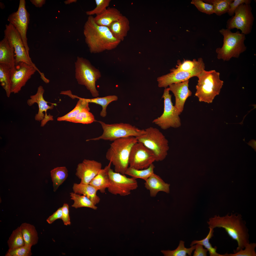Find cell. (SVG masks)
Segmentation results:
<instances>
[{
  "label": "cell",
  "mask_w": 256,
  "mask_h": 256,
  "mask_svg": "<svg viewBox=\"0 0 256 256\" xmlns=\"http://www.w3.org/2000/svg\"><path fill=\"white\" fill-rule=\"evenodd\" d=\"M94 18L89 16L84 27L85 41L90 52L99 53L115 48L121 41L113 36L108 27L97 24Z\"/></svg>",
  "instance_id": "6da1fadb"
},
{
  "label": "cell",
  "mask_w": 256,
  "mask_h": 256,
  "mask_svg": "<svg viewBox=\"0 0 256 256\" xmlns=\"http://www.w3.org/2000/svg\"><path fill=\"white\" fill-rule=\"evenodd\" d=\"M207 223L209 228H223L233 240L237 241L238 247L234 252L243 249L250 243L249 234L246 222L240 214H228L223 216L216 215L210 218Z\"/></svg>",
  "instance_id": "7a4b0ae2"
},
{
  "label": "cell",
  "mask_w": 256,
  "mask_h": 256,
  "mask_svg": "<svg viewBox=\"0 0 256 256\" xmlns=\"http://www.w3.org/2000/svg\"><path fill=\"white\" fill-rule=\"evenodd\" d=\"M137 142L136 137L129 136L115 140L110 144L106 157L114 166L115 172L125 174L129 167L131 148Z\"/></svg>",
  "instance_id": "3957f363"
},
{
  "label": "cell",
  "mask_w": 256,
  "mask_h": 256,
  "mask_svg": "<svg viewBox=\"0 0 256 256\" xmlns=\"http://www.w3.org/2000/svg\"><path fill=\"white\" fill-rule=\"evenodd\" d=\"M220 74L215 70H205L198 76L195 96L199 101L211 103L219 94L224 83L220 79Z\"/></svg>",
  "instance_id": "277c9868"
},
{
  "label": "cell",
  "mask_w": 256,
  "mask_h": 256,
  "mask_svg": "<svg viewBox=\"0 0 256 256\" xmlns=\"http://www.w3.org/2000/svg\"><path fill=\"white\" fill-rule=\"evenodd\" d=\"M219 32L223 37V44L221 47L216 48L217 58L224 61L229 60L232 58H238L245 51L247 47L244 44L245 35L237 31L235 32L222 28Z\"/></svg>",
  "instance_id": "5b68a950"
},
{
  "label": "cell",
  "mask_w": 256,
  "mask_h": 256,
  "mask_svg": "<svg viewBox=\"0 0 256 256\" xmlns=\"http://www.w3.org/2000/svg\"><path fill=\"white\" fill-rule=\"evenodd\" d=\"M75 76L78 84L85 86L89 91L92 96H99L96 83L101 77L99 70L93 66L88 59L77 57L75 63Z\"/></svg>",
  "instance_id": "8992f818"
},
{
  "label": "cell",
  "mask_w": 256,
  "mask_h": 256,
  "mask_svg": "<svg viewBox=\"0 0 256 256\" xmlns=\"http://www.w3.org/2000/svg\"><path fill=\"white\" fill-rule=\"evenodd\" d=\"M145 133L136 137L138 142H140L154 154L156 161L164 159L169 149L168 141L158 129L150 127L145 129Z\"/></svg>",
  "instance_id": "52a82bcc"
},
{
  "label": "cell",
  "mask_w": 256,
  "mask_h": 256,
  "mask_svg": "<svg viewBox=\"0 0 256 256\" xmlns=\"http://www.w3.org/2000/svg\"><path fill=\"white\" fill-rule=\"evenodd\" d=\"M103 130L102 134L97 137L86 140L97 141L100 140L114 141L118 139L129 136L138 137L145 133V129H141L128 123L107 124L98 121Z\"/></svg>",
  "instance_id": "ba28073f"
},
{
  "label": "cell",
  "mask_w": 256,
  "mask_h": 256,
  "mask_svg": "<svg viewBox=\"0 0 256 256\" xmlns=\"http://www.w3.org/2000/svg\"><path fill=\"white\" fill-rule=\"evenodd\" d=\"M169 88H165L162 98L164 100V110L162 114L154 119L152 123L163 130L170 127L177 128L181 125L179 116L180 113L173 105Z\"/></svg>",
  "instance_id": "9c48e42d"
},
{
  "label": "cell",
  "mask_w": 256,
  "mask_h": 256,
  "mask_svg": "<svg viewBox=\"0 0 256 256\" xmlns=\"http://www.w3.org/2000/svg\"><path fill=\"white\" fill-rule=\"evenodd\" d=\"M252 9L250 4L240 5L235 10L234 15L227 21L226 29L231 30L236 28L245 35L249 34L254 19Z\"/></svg>",
  "instance_id": "30bf717a"
},
{
  "label": "cell",
  "mask_w": 256,
  "mask_h": 256,
  "mask_svg": "<svg viewBox=\"0 0 256 256\" xmlns=\"http://www.w3.org/2000/svg\"><path fill=\"white\" fill-rule=\"evenodd\" d=\"M4 31V37L11 44L14 50L16 65L20 62L27 63L33 66L42 76L44 73L41 72L32 62L26 52V49L20 34L11 23L6 24Z\"/></svg>",
  "instance_id": "8fae6325"
},
{
  "label": "cell",
  "mask_w": 256,
  "mask_h": 256,
  "mask_svg": "<svg viewBox=\"0 0 256 256\" xmlns=\"http://www.w3.org/2000/svg\"><path fill=\"white\" fill-rule=\"evenodd\" d=\"M108 174L110 183L107 188L109 192L113 194L128 196L131 193V191L136 189L138 187L136 179L114 172L111 167L109 169Z\"/></svg>",
  "instance_id": "7c38bea8"
},
{
  "label": "cell",
  "mask_w": 256,
  "mask_h": 256,
  "mask_svg": "<svg viewBox=\"0 0 256 256\" xmlns=\"http://www.w3.org/2000/svg\"><path fill=\"white\" fill-rule=\"evenodd\" d=\"M155 161V155L140 142H137L132 146L130 153L129 167L141 169H146Z\"/></svg>",
  "instance_id": "4fadbf2b"
},
{
  "label": "cell",
  "mask_w": 256,
  "mask_h": 256,
  "mask_svg": "<svg viewBox=\"0 0 256 256\" xmlns=\"http://www.w3.org/2000/svg\"><path fill=\"white\" fill-rule=\"evenodd\" d=\"M7 20L20 34L27 53L30 56L29 48L27 37V32L30 21V14L26 9L25 0H20L18 10L10 14Z\"/></svg>",
  "instance_id": "5bb4252c"
},
{
  "label": "cell",
  "mask_w": 256,
  "mask_h": 256,
  "mask_svg": "<svg viewBox=\"0 0 256 256\" xmlns=\"http://www.w3.org/2000/svg\"><path fill=\"white\" fill-rule=\"evenodd\" d=\"M44 90L43 87L40 86L37 88L35 94L30 96V98L27 101V103L29 106L32 105L35 103H37L38 107V111L35 117V120L41 121V126L43 127L49 121L54 120L53 116L50 114H47V111L48 110L53 109L54 105L56 104H53L50 106L47 104L48 102L46 101L43 97Z\"/></svg>",
  "instance_id": "9a60e30c"
},
{
  "label": "cell",
  "mask_w": 256,
  "mask_h": 256,
  "mask_svg": "<svg viewBox=\"0 0 256 256\" xmlns=\"http://www.w3.org/2000/svg\"><path fill=\"white\" fill-rule=\"evenodd\" d=\"M17 64L19 68L11 76V92L14 94L18 93L37 71L33 66L25 63L21 62Z\"/></svg>",
  "instance_id": "2e32d148"
},
{
  "label": "cell",
  "mask_w": 256,
  "mask_h": 256,
  "mask_svg": "<svg viewBox=\"0 0 256 256\" xmlns=\"http://www.w3.org/2000/svg\"><path fill=\"white\" fill-rule=\"evenodd\" d=\"M102 166L100 162L85 159L78 165L75 174L81 180L80 183L89 184L102 169Z\"/></svg>",
  "instance_id": "e0dca14e"
},
{
  "label": "cell",
  "mask_w": 256,
  "mask_h": 256,
  "mask_svg": "<svg viewBox=\"0 0 256 256\" xmlns=\"http://www.w3.org/2000/svg\"><path fill=\"white\" fill-rule=\"evenodd\" d=\"M205 68H200L191 72L176 71L171 69L170 73L157 78L158 86L165 88L172 84L188 80L193 77H197Z\"/></svg>",
  "instance_id": "ac0fdd59"
},
{
  "label": "cell",
  "mask_w": 256,
  "mask_h": 256,
  "mask_svg": "<svg viewBox=\"0 0 256 256\" xmlns=\"http://www.w3.org/2000/svg\"><path fill=\"white\" fill-rule=\"evenodd\" d=\"M189 82L188 80L173 83L169 86L170 91L172 92L175 97L174 106L180 113L183 111L186 101L192 94V92L189 89Z\"/></svg>",
  "instance_id": "d6986e66"
},
{
  "label": "cell",
  "mask_w": 256,
  "mask_h": 256,
  "mask_svg": "<svg viewBox=\"0 0 256 256\" xmlns=\"http://www.w3.org/2000/svg\"><path fill=\"white\" fill-rule=\"evenodd\" d=\"M0 63L5 64L9 67L11 76L16 69L14 49L5 37L0 41Z\"/></svg>",
  "instance_id": "ffe728a7"
},
{
  "label": "cell",
  "mask_w": 256,
  "mask_h": 256,
  "mask_svg": "<svg viewBox=\"0 0 256 256\" xmlns=\"http://www.w3.org/2000/svg\"><path fill=\"white\" fill-rule=\"evenodd\" d=\"M144 184L152 197H155L160 191L167 193L169 192L170 184L165 183L159 176L154 173L145 181Z\"/></svg>",
  "instance_id": "44dd1931"
},
{
  "label": "cell",
  "mask_w": 256,
  "mask_h": 256,
  "mask_svg": "<svg viewBox=\"0 0 256 256\" xmlns=\"http://www.w3.org/2000/svg\"><path fill=\"white\" fill-rule=\"evenodd\" d=\"M108 27L115 38L122 41L129 30V22L125 16L123 15L118 20L111 23Z\"/></svg>",
  "instance_id": "7402d4cb"
},
{
  "label": "cell",
  "mask_w": 256,
  "mask_h": 256,
  "mask_svg": "<svg viewBox=\"0 0 256 256\" xmlns=\"http://www.w3.org/2000/svg\"><path fill=\"white\" fill-rule=\"evenodd\" d=\"M123 15L120 11L114 7H109L94 18L95 23L101 26L108 27L112 23L118 20Z\"/></svg>",
  "instance_id": "603a6c76"
},
{
  "label": "cell",
  "mask_w": 256,
  "mask_h": 256,
  "mask_svg": "<svg viewBox=\"0 0 256 256\" xmlns=\"http://www.w3.org/2000/svg\"><path fill=\"white\" fill-rule=\"evenodd\" d=\"M111 164L110 162L108 165L104 169H101L89 184L102 193L105 192L106 189L109 185L110 179L108 170L111 167Z\"/></svg>",
  "instance_id": "cb8c5ba5"
},
{
  "label": "cell",
  "mask_w": 256,
  "mask_h": 256,
  "mask_svg": "<svg viewBox=\"0 0 256 256\" xmlns=\"http://www.w3.org/2000/svg\"><path fill=\"white\" fill-rule=\"evenodd\" d=\"M62 94L68 95L73 98H76L79 99V100L73 109L65 115L61 117H58L57 119V121H66L74 117L84 109L90 110L89 106V102L86 101L85 98H80L73 95L70 90L62 91Z\"/></svg>",
  "instance_id": "d4e9b609"
},
{
  "label": "cell",
  "mask_w": 256,
  "mask_h": 256,
  "mask_svg": "<svg viewBox=\"0 0 256 256\" xmlns=\"http://www.w3.org/2000/svg\"><path fill=\"white\" fill-rule=\"evenodd\" d=\"M72 188L74 192L87 197L95 205L100 202V199L97 194L98 191L90 184L74 183Z\"/></svg>",
  "instance_id": "484cf974"
},
{
  "label": "cell",
  "mask_w": 256,
  "mask_h": 256,
  "mask_svg": "<svg viewBox=\"0 0 256 256\" xmlns=\"http://www.w3.org/2000/svg\"><path fill=\"white\" fill-rule=\"evenodd\" d=\"M25 243V245L31 247L37 244L38 241V233L35 227L26 223L20 226Z\"/></svg>",
  "instance_id": "4316f807"
},
{
  "label": "cell",
  "mask_w": 256,
  "mask_h": 256,
  "mask_svg": "<svg viewBox=\"0 0 256 256\" xmlns=\"http://www.w3.org/2000/svg\"><path fill=\"white\" fill-rule=\"evenodd\" d=\"M201 68H205V65L202 58H199L197 60H184L182 62L178 60L176 68L172 69L176 71L191 72Z\"/></svg>",
  "instance_id": "83f0119b"
},
{
  "label": "cell",
  "mask_w": 256,
  "mask_h": 256,
  "mask_svg": "<svg viewBox=\"0 0 256 256\" xmlns=\"http://www.w3.org/2000/svg\"><path fill=\"white\" fill-rule=\"evenodd\" d=\"M0 82L7 96L9 97L11 93V70L7 65L2 63H0Z\"/></svg>",
  "instance_id": "f1b7e54d"
},
{
  "label": "cell",
  "mask_w": 256,
  "mask_h": 256,
  "mask_svg": "<svg viewBox=\"0 0 256 256\" xmlns=\"http://www.w3.org/2000/svg\"><path fill=\"white\" fill-rule=\"evenodd\" d=\"M50 173L55 192L67 178L68 170L65 167H57L52 170Z\"/></svg>",
  "instance_id": "f546056e"
},
{
  "label": "cell",
  "mask_w": 256,
  "mask_h": 256,
  "mask_svg": "<svg viewBox=\"0 0 256 256\" xmlns=\"http://www.w3.org/2000/svg\"><path fill=\"white\" fill-rule=\"evenodd\" d=\"M155 166L152 164L147 168L138 169L129 167L125 174L135 179L141 178L146 181L154 173Z\"/></svg>",
  "instance_id": "4dcf8cb0"
},
{
  "label": "cell",
  "mask_w": 256,
  "mask_h": 256,
  "mask_svg": "<svg viewBox=\"0 0 256 256\" xmlns=\"http://www.w3.org/2000/svg\"><path fill=\"white\" fill-rule=\"evenodd\" d=\"M71 199L74 201L71 206L75 208L86 207L96 210L97 207L87 197L83 195L71 192L70 193Z\"/></svg>",
  "instance_id": "1f68e13d"
},
{
  "label": "cell",
  "mask_w": 256,
  "mask_h": 256,
  "mask_svg": "<svg viewBox=\"0 0 256 256\" xmlns=\"http://www.w3.org/2000/svg\"><path fill=\"white\" fill-rule=\"evenodd\" d=\"M195 248V245L189 248L186 247L185 246L184 242L181 240L178 247L175 250L172 251L169 250H162L161 252L165 256H187V255L191 256Z\"/></svg>",
  "instance_id": "d6a6232c"
},
{
  "label": "cell",
  "mask_w": 256,
  "mask_h": 256,
  "mask_svg": "<svg viewBox=\"0 0 256 256\" xmlns=\"http://www.w3.org/2000/svg\"><path fill=\"white\" fill-rule=\"evenodd\" d=\"M205 3L213 5L214 13L217 15L220 16L227 13L230 8V4L233 0H206Z\"/></svg>",
  "instance_id": "836d02e7"
},
{
  "label": "cell",
  "mask_w": 256,
  "mask_h": 256,
  "mask_svg": "<svg viewBox=\"0 0 256 256\" xmlns=\"http://www.w3.org/2000/svg\"><path fill=\"white\" fill-rule=\"evenodd\" d=\"M210 230L208 234L205 238L200 240H194L191 243V246L197 243L202 245L209 251L210 256H221V254H220L216 252L217 247L216 246L212 247L211 244L210 242V240L213 236L214 232V229L209 228Z\"/></svg>",
  "instance_id": "e575fe53"
},
{
  "label": "cell",
  "mask_w": 256,
  "mask_h": 256,
  "mask_svg": "<svg viewBox=\"0 0 256 256\" xmlns=\"http://www.w3.org/2000/svg\"><path fill=\"white\" fill-rule=\"evenodd\" d=\"M85 100L89 103H92L100 105L102 106V110L100 112V116L104 117L106 115V110L108 105L112 102L117 101L118 96L115 95H110L103 97H97L95 98Z\"/></svg>",
  "instance_id": "d590c367"
},
{
  "label": "cell",
  "mask_w": 256,
  "mask_h": 256,
  "mask_svg": "<svg viewBox=\"0 0 256 256\" xmlns=\"http://www.w3.org/2000/svg\"><path fill=\"white\" fill-rule=\"evenodd\" d=\"M9 249L20 247L25 245V243L20 227L13 230L7 241Z\"/></svg>",
  "instance_id": "8d00e7d4"
},
{
  "label": "cell",
  "mask_w": 256,
  "mask_h": 256,
  "mask_svg": "<svg viewBox=\"0 0 256 256\" xmlns=\"http://www.w3.org/2000/svg\"><path fill=\"white\" fill-rule=\"evenodd\" d=\"M89 110L88 109H84L74 117L66 121L83 124L91 123L96 120L94 116Z\"/></svg>",
  "instance_id": "74e56055"
},
{
  "label": "cell",
  "mask_w": 256,
  "mask_h": 256,
  "mask_svg": "<svg viewBox=\"0 0 256 256\" xmlns=\"http://www.w3.org/2000/svg\"><path fill=\"white\" fill-rule=\"evenodd\" d=\"M256 243H249L247 244L243 249H241L238 251L234 252L233 253H226L221 254V256H256L255 249Z\"/></svg>",
  "instance_id": "f35d334b"
},
{
  "label": "cell",
  "mask_w": 256,
  "mask_h": 256,
  "mask_svg": "<svg viewBox=\"0 0 256 256\" xmlns=\"http://www.w3.org/2000/svg\"><path fill=\"white\" fill-rule=\"evenodd\" d=\"M111 0H95L96 7L93 9L86 11L87 15L90 16L100 14L107 8L111 1Z\"/></svg>",
  "instance_id": "ab89813d"
},
{
  "label": "cell",
  "mask_w": 256,
  "mask_h": 256,
  "mask_svg": "<svg viewBox=\"0 0 256 256\" xmlns=\"http://www.w3.org/2000/svg\"><path fill=\"white\" fill-rule=\"evenodd\" d=\"M31 247L25 245L17 248L8 249L5 256H30L32 253Z\"/></svg>",
  "instance_id": "60d3db41"
},
{
  "label": "cell",
  "mask_w": 256,
  "mask_h": 256,
  "mask_svg": "<svg viewBox=\"0 0 256 256\" xmlns=\"http://www.w3.org/2000/svg\"><path fill=\"white\" fill-rule=\"evenodd\" d=\"M191 3L194 5L200 11L210 15L214 13L212 5L204 2L201 0H192Z\"/></svg>",
  "instance_id": "b9f144b4"
},
{
  "label": "cell",
  "mask_w": 256,
  "mask_h": 256,
  "mask_svg": "<svg viewBox=\"0 0 256 256\" xmlns=\"http://www.w3.org/2000/svg\"><path fill=\"white\" fill-rule=\"evenodd\" d=\"M251 1V0H233L230 4L228 14L230 16H232L234 14L235 10L240 5L243 3L250 4Z\"/></svg>",
  "instance_id": "7bdbcfd3"
},
{
  "label": "cell",
  "mask_w": 256,
  "mask_h": 256,
  "mask_svg": "<svg viewBox=\"0 0 256 256\" xmlns=\"http://www.w3.org/2000/svg\"><path fill=\"white\" fill-rule=\"evenodd\" d=\"M62 216L61 219L64 225H67L71 224L69 214V206L68 204L64 203L61 207Z\"/></svg>",
  "instance_id": "ee69618b"
},
{
  "label": "cell",
  "mask_w": 256,
  "mask_h": 256,
  "mask_svg": "<svg viewBox=\"0 0 256 256\" xmlns=\"http://www.w3.org/2000/svg\"><path fill=\"white\" fill-rule=\"evenodd\" d=\"M193 255V256H206L208 250L203 248L201 244L197 243L195 245V248Z\"/></svg>",
  "instance_id": "f6af8a7d"
},
{
  "label": "cell",
  "mask_w": 256,
  "mask_h": 256,
  "mask_svg": "<svg viewBox=\"0 0 256 256\" xmlns=\"http://www.w3.org/2000/svg\"><path fill=\"white\" fill-rule=\"evenodd\" d=\"M62 216V208L60 207L47 219L46 221L49 224H51L57 219H61Z\"/></svg>",
  "instance_id": "bcb514c9"
},
{
  "label": "cell",
  "mask_w": 256,
  "mask_h": 256,
  "mask_svg": "<svg viewBox=\"0 0 256 256\" xmlns=\"http://www.w3.org/2000/svg\"><path fill=\"white\" fill-rule=\"evenodd\" d=\"M30 2L37 7L40 8L44 4L46 1L45 0H30Z\"/></svg>",
  "instance_id": "7dc6e473"
},
{
  "label": "cell",
  "mask_w": 256,
  "mask_h": 256,
  "mask_svg": "<svg viewBox=\"0 0 256 256\" xmlns=\"http://www.w3.org/2000/svg\"><path fill=\"white\" fill-rule=\"evenodd\" d=\"M256 141L254 139L251 140L248 143H247L248 145L251 146L252 148L254 149L255 151H256Z\"/></svg>",
  "instance_id": "c3c4849f"
},
{
  "label": "cell",
  "mask_w": 256,
  "mask_h": 256,
  "mask_svg": "<svg viewBox=\"0 0 256 256\" xmlns=\"http://www.w3.org/2000/svg\"><path fill=\"white\" fill-rule=\"evenodd\" d=\"M76 0H68L64 1V3L66 4H69L73 2H75L77 1Z\"/></svg>",
  "instance_id": "681fc988"
}]
</instances>
